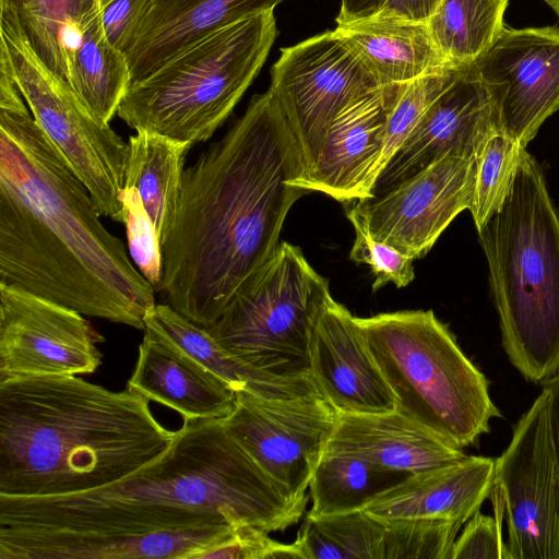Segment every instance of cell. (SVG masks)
Returning a JSON list of instances; mask_svg holds the SVG:
<instances>
[{"instance_id": "obj_13", "label": "cell", "mask_w": 559, "mask_h": 559, "mask_svg": "<svg viewBox=\"0 0 559 559\" xmlns=\"http://www.w3.org/2000/svg\"><path fill=\"white\" fill-rule=\"evenodd\" d=\"M473 67L501 130L526 147L559 108V28L504 27Z\"/></svg>"}, {"instance_id": "obj_32", "label": "cell", "mask_w": 559, "mask_h": 559, "mask_svg": "<svg viewBox=\"0 0 559 559\" xmlns=\"http://www.w3.org/2000/svg\"><path fill=\"white\" fill-rule=\"evenodd\" d=\"M467 67L448 63L443 68L408 82L402 87L386 118L377 178L415 129L427 109Z\"/></svg>"}, {"instance_id": "obj_23", "label": "cell", "mask_w": 559, "mask_h": 559, "mask_svg": "<svg viewBox=\"0 0 559 559\" xmlns=\"http://www.w3.org/2000/svg\"><path fill=\"white\" fill-rule=\"evenodd\" d=\"M144 330L236 393L248 392L264 399H289L319 391L311 376H275L243 362L216 342L205 328L193 323L167 302H156L146 313Z\"/></svg>"}, {"instance_id": "obj_12", "label": "cell", "mask_w": 559, "mask_h": 559, "mask_svg": "<svg viewBox=\"0 0 559 559\" xmlns=\"http://www.w3.org/2000/svg\"><path fill=\"white\" fill-rule=\"evenodd\" d=\"M83 316L0 282V383L96 371L105 340Z\"/></svg>"}, {"instance_id": "obj_19", "label": "cell", "mask_w": 559, "mask_h": 559, "mask_svg": "<svg viewBox=\"0 0 559 559\" xmlns=\"http://www.w3.org/2000/svg\"><path fill=\"white\" fill-rule=\"evenodd\" d=\"M283 0H145L122 47L131 83L142 80L210 32Z\"/></svg>"}, {"instance_id": "obj_39", "label": "cell", "mask_w": 559, "mask_h": 559, "mask_svg": "<svg viewBox=\"0 0 559 559\" xmlns=\"http://www.w3.org/2000/svg\"><path fill=\"white\" fill-rule=\"evenodd\" d=\"M440 2L441 0H386L377 15L427 23Z\"/></svg>"}, {"instance_id": "obj_4", "label": "cell", "mask_w": 559, "mask_h": 559, "mask_svg": "<svg viewBox=\"0 0 559 559\" xmlns=\"http://www.w3.org/2000/svg\"><path fill=\"white\" fill-rule=\"evenodd\" d=\"M478 233L504 352L542 384L559 372V209L525 148L502 207Z\"/></svg>"}, {"instance_id": "obj_2", "label": "cell", "mask_w": 559, "mask_h": 559, "mask_svg": "<svg viewBox=\"0 0 559 559\" xmlns=\"http://www.w3.org/2000/svg\"><path fill=\"white\" fill-rule=\"evenodd\" d=\"M27 105L0 108V282L144 330L155 289Z\"/></svg>"}, {"instance_id": "obj_30", "label": "cell", "mask_w": 559, "mask_h": 559, "mask_svg": "<svg viewBox=\"0 0 559 559\" xmlns=\"http://www.w3.org/2000/svg\"><path fill=\"white\" fill-rule=\"evenodd\" d=\"M384 527L364 510L306 516L295 543L302 559H382Z\"/></svg>"}, {"instance_id": "obj_25", "label": "cell", "mask_w": 559, "mask_h": 559, "mask_svg": "<svg viewBox=\"0 0 559 559\" xmlns=\"http://www.w3.org/2000/svg\"><path fill=\"white\" fill-rule=\"evenodd\" d=\"M127 143L123 187L138 190L162 245L176 214L186 157L193 144L146 130L135 131Z\"/></svg>"}, {"instance_id": "obj_37", "label": "cell", "mask_w": 559, "mask_h": 559, "mask_svg": "<svg viewBox=\"0 0 559 559\" xmlns=\"http://www.w3.org/2000/svg\"><path fill=\"white\" fill-rule=\"evenodd\" d=\"M302 559L297 544L274 540L269 533L249 524L235 526L231 536L223 544L207 550L201 559Z\"/></svg>"}, {"instance_id": "obj_15", "label": "cell", "mask_w": 559, "mask_h": 559, "mask_svg": "<svg viewBox=\"0 0 559 559\" xmlns=\"http://www.w3.org/2000/svg\"><path fill=\"white\" fill-rule=\"evenodd\" d=\"M501 130L498 112L473 64L432 103L378 176L373 197L385 193L447 156L476 158ZM372 197V198H373Z\"/></svg>"}, {"instance_id": "obj_28", "label": "cell", "mask_w": 559, "mask_h": 559, "mask_svg": "<svg viewBox=\"0 0 559 559\" xmlns=\"http://www.w3.org/2000/svg\"><path fill=\"white\" fill-rule=\"evenodd\" d=\"M407 475L355 456L323 453L309 483L312 506L306 516L318 519L362 510Z\"/></svg>"}, {"instance_id": "obj_29", "label": "cell", "mask_w": 559, "mask_h": 559, "mask_svg": "<svg viewBox=\"0 0 559 559\" xmlns=\"http://www.w3.org/2000/svg\"><path fill=\"white\" fill-rule=\"evenodd\" d=\"M509 0H441L427 26L450 63L471 66L504 28Z\"/></svg>"}, {"instance_id": "obj_21", "label": "cell", "mask_w": 559, "mask_h": 559, "mask_svg": "<svg viewBox=\"0 0 559 559\" xmlns=\"http://www.w3.org/2000/svg\"><path fill=\"white\" fill-rule=\"evenodd\" d=\"M323 453L346 454L407 474L447 465L466 454L397 409L386 413L337 412Z\"/></svg>"}, {"instance_id": "obj_35", "label": "cell", "mask_w": 559, "mask_h": 559, "mask_svg": "<svg viewBox=\"0 0 559 559\" xmlns=\"http://www.w3.org/2000/svg\"><path fill=\"white\" fill-rule=\"evenodd\" d=\"M120 199L129 254L156 292L163 276L162 245L157 228L136 189L123 187Z\"/></svg>"}, {"instance_id": "obj_1", "label": "cell", "mask_w": 559, "mask_h": 559, "mask_svg": "<svg viewBox=\"0 0 559 559\" xmlns=\"http://www.w3.org/2000/svg\"><path fill=\"white\" fill-rule=\"evenodd\" d=\"M304 173L273 93L254 95L185 169L156 293L193 323L212 325L275 253L290 207L309 193L297 185Z\"/></svg>"}, {"instance_id": "obj_5", "label": "cell", "mask_w": 559, "mask_h": 559, "mask_svg": "<svg viewBox=\"0 0 559 559\" xmlns=\"http://www.w3.org/2000/svg\"><path fill=\"white\" fill-rule=\"evenodd\" d=\"M355 318L400 413L459 449L501 417L486 377L432 310Z\"/></svg>"}, {"instance_id": "obj_8", "label": "cell", "mask_w": 559, "mask_h": 559, "mask_svg": "<svg viewBox=\"0 0 559 559\" xmlns=\"http://www.w3.org/2000/svg\"><path fill=\"white\" fill-rule=\"evenodd\" d=\"M0 50L33 118L86 187L99 213L123 223L120 197L128 143L38 59L14 25L3 20Z\"/></svg>"}, {"instance_id": "obj_40", "label": "cell", "mask_w": 559, "mask_h": 559, "mask_svg": "<svg viewBox=\"0 0 559 559\" xmlns=\"http://www.w3.org/2000/svg\"><path fill=\"white\" fill-rule=\"evenodd\" d=\"M386 0H341V11L336 17L337 24L376 16Z\"/></svg>"}, {"instance_id": "obj_10", "label": "cell", "mask_w": 559, "mask_h": 559, "mask_svg": "<svg viewBox=\"0 0 559 559\" xmlns=\"http://www.w3.org/2000/svg\"><path fill=\"white\" fill-rule=\"evenodd\" d=\"M492 489L503 503L511 559H559V464L544 390L496 459Z\"/></svg>"}, {"instance_id": "obj_7", "label": "cell", "mask_w": 559, "mask_h": 559, "mask_svg": "<svg viewBox=\"0 0 559 559\" xmlns=\"http://www.w3.org/2000/svg\"><path fill=\"white\" fill-rule=\"evenodd\" d=\"M333 297L301 249L281 242L270 261L205 328L251 367L282 377L310 376L314 325Z\"/></svg>"}, {"instance_id": "obj_20", "label": "cell", "mask_w": 559, "mask_h": 559, "mask_svg": "<svg viewBox=\"0 0 559 559\" xmlns=\"http://www.w3.org/2000/svg\"><path fill=\"white\" fill-rule=\"evenodd\" d=\"M496 459L466 455L442 466L407 475L362 510L386 522L440 519L465 524L490 496Z\"/></svg>"}, {"instance_id": "obj_41", "label": "cell", "mask_w": 559, "mask_h": 559, "mask_svg": "<svg viewBox=\"0 0 559 559\" xmlns=\"http://www.w3.org/2000/svg\"><path fill=\"white\" fill-rule=\"evenodd\" d=\"M548 397V421L559 464V372L542 383Z\"/></svg>"}, {"instance_id": "obj_3", "label": "cell", "mask_w": 559, "mask_h": 559, "mask_svg": "<svg viewBox=\"0 0 559 559\" xmlns=\"http://www.w3.org/2000/svg\"><path fill=\"white\" fill-rule=\"evenodd\" d=\"M177 431L148 400L75 376L0 383V495L52 497L118 483L162 457Z\"/></svg>"}, {"instance_id": "obj_31", "label": "cell", "mask_w": 559, "mask_h": 559, "mask_svg": "<svg viewBox=\"0 0 559 559\" xmlns=\"http://www.w3.org/2000/svg\"><path fill=\"white\" fill-rule=\"evenodd\" d=\"M524 148L498 130L476 156L474 191L468 210L478 231L502 207Z\"/></svg>"}, {"instance_id": "obj_24", "label": "cell", "mask_w": 559, "mask_h": 559, "mask_svg": "<svg viewBox=\"0 0 559 559\" xmlns=\"http://www.w3.org/2000/svg\"><path fill=\"white\" fill-rule=\"evenodd\" d=\"M360 58L379 86L403 85L448 63L427 23L372 16L334 29Z\"/></svg>"}, {"instance_id": "obj_16", "label": "cell", "mask_w": 559, "mask_h": 559, "mask_svg": "<svg viewBox=\"0 0 559 559\" xmlns=\"http://www.w3.org/2000/svg\"><path fill=\"white\" fill-rule=\"evenodd\" d=\"M230 524L158 530L135 535L43 527H0V559H201L225 543Z\"/></svg>"}, {"instance_id": "obj_18", "label": "cell", "mask_w": 559, "mask_h": 559, "mask_svg": "<svg viewBox=\"0 0 559 559\" xmlns=\"http://www.w3.org/2000/svg\"><path fill=\"white\" fill-rule=\"evenodd\" d=\"M309 372L320 393L340 413L395 409V399L374 361L356 318L333 298L310 342Z\"/></svg>"}, {"instance_id": "obj_9", "label": "cell", "mask_w": 559, "mask_h": 559, "mask_svg": "<svg viewBox=\"0 0 559 559\" xmlns=\"http://www.w3.org/2000/svg\"><path fill=\"white\" fill-rule=\"evenodd\" d=\"M379 87L335 31L281 50L271 70L269 90L298 144L305 171L313 164L334 119L352 103Z\"/></svg>"}, {"instance_id": "obj_27", "label": "cell", "mask_w": 559, "mask_h": 559, "mask_svg": "<svg viewBox=\"0 0 559 559\" xmlns=\"http://www.w3.org/2000/svg\"><path fill=\"white\" fill-rule=\"evenodd\" d=\"M67 81L98 119L109 123L117 115L131 72L126 56L105 35L100 10L70 55Z\"/></svg>"}, {"instance_id": "obj_17", "label": "cell", "mask_w": 559, "mask_h": 559, "mask_svg": "<svg viewBox=\"0 0 559 559\" xmlns=\"http://www.w3.org/2000/svg\"><path fill=\"white\" fill-rule=\"evenodd\" d=\"M404 85L381 86L347 106L297 185L340 202L372 198L386 118Z\"/></svg>"}, {"instance_id": "obj_14", "label": "cell", "mask_w": 559, "mask_h": 559, "mask_svg": "<svg viewBox=\"0 0 559 559\" xmlns=\"http://www.w3.org/2000/svg\"><path fill=\"white\" fill-rule=\"evenodd\" d=\"M476 158L447 156L383 194L356 201L373 239L424 257L473 199Z\"/></svg>"}, {"instance_id": "obj_22", "label": "cell", "mask_w": 559, "mask_h": 559, "mask_svg": "<svg viewBox=\"0 0 559 559\" xmlns=\"http://www.w3.org/2000/svg\"><path fill=\"white\" fill-rule=\"evenodd\" d=\"M126 389L174 409L185 420L222 419L234 409L237 396L147 330Z\"/></svg>"}, {"instance_id": "obj_33", "label": "cell", "mask_w": 559, "mask_h": 559, "mask_svg": "<svg viewBox=\"0 0 559 559\" xmlns=\"http://www.w3.org/2000/svg\"><path fill=\"white\" fill-rule=\"evenodd\" d=\"M384 523L382 559H451L464 525L440 519H403Z\"/></svg>"}, {"instance_id": "obj_11", "label": "cell", "mask_w": 559, "mask_h": 559, "mask_svg": "<svg viewBox=\"0 0 559 559\" xmlns=\"http://www.w3.org/2000/svg\"><path fill=\"white\" fill-rule=\"evenodd\" d=\"M337 421L318 391L289 399L237 392L222 424L226 432L289 499H308L311 476Z\"/></svg>"}, {"instance_id": "obj_42", "label": "cell", "mask_w": 559, "mask_h": 559, "mask_svg": "<svg viewBox=\"0 0 559 559\" xmlns=\"http://www.w3.org/2000/svg\"><path fill=\"white\" fill-rule=\"evenodd\" d=\"M559 17V0H544Z\"/></svg>"}, {"instance_id": "obj_38", "label": "cell", "mask_w": 559, "mask_h": 559, "mask_svg": "<svg viewBox=\"0 0 559 559\" xmlns=\"http://www.w3.org/2000/svg\"><path fill=\"white\" fill-rule=\"evenodd\" d=\"M145 0H100L103 29L107 39L121 49Z\"/></svg>"}, {"instance_id": "obj_26", "label": "cell", "mask_w": 559, "mask_h": 559, "mask_svg": "<svg viewBox=\"0 0 559 559\" xmlns=\"http://www.w3.org/2000/svg\"><path fill=\"white\" fill-rule=\"evenodd\" d=\"M99 10L100 0H0V20L14 25L38 59L64 81L70 55Z\"/></svg>"}, {"instance_id": "obj_6", "label": "cell", "mask_w": 559, "mask_h": 559, "mask_svg": "<svg viewBox=\"0 0 559 559\" xmlns=\"http://www.w3.org/2000/svg\"><path fill=\"white\" fill-rule=\"evenodd\" d=\"M276 35L273 11L210 32L131 83L117 116L135 131L207 141L260 72Z\"/></svg>"}, {"instance_id": "obj_36", "label": "cell", "mask_w": 559, "mask_h": 559, "mask_svg": "<svg viewBox=\"0 0 559 559\" xmlns=\"http://www.w3.org/2000/svg\"><path fill=\"white\" fill-rule=\"evenodd\" d=\"M495 515L489 516L477 511L465 524L456 537L451 559H511L507 543L502 538L503 503L493 489Z\"/></svg>"}, {"instance_id": "obj_34", "label": "cell", "mask_w": 559, "mask_h": 559, "mask_svg": "<svg viewBox=\"0 0 559 559\" xmlns=\"http://www.w3.org/2000/svg\"><path fill=\"white\" fill-rule=\"evenodd\" d=\"M346 214L355 230L349 259L357 264L369 265L374 275L372 292L389 283L399 288L407 286L415 278L414 259L385 242L373 239L362 217L353 206Z\"/></svg>"}]
</instances>
